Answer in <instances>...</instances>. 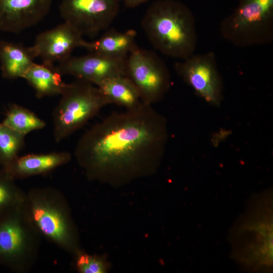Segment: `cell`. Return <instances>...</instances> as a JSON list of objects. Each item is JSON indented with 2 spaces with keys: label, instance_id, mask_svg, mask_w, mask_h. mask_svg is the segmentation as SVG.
Masks as SVG:
<instances>
[{
  "label": "cell",
  "instance_id": "6da1fadb",
  "mask_svg": "<svg viewBox=\"0 0 273 273\" xmlns=\"http://www.w3.org/2000/svg\"><path fill=\"white\" fill-rule=\"evenodd\" d=\"M168 138L165 116L152 105L113 112L87 129L74 151L92 179L122 180L153 171Z\"/></svg>",
  "mask_w": 273,
  "mask_h": 273
},
{
  "label": "cell",
  "instance_id": "7a4b0ae2",
  "mask_svg": "<svg viewBox=\"0 0 273 273\" xmlns=\"http://www.w3.org/2000/svg\"><path fill=\"white\" fill-rule=\"evenodd\" d=\"M142 28L153 47L165 56L180 60L194 54L198 36L191 9L177 0H157L145 12Z\"/></svg>",
  "mask_w": 273,
  "mask_h": 273
},
{
  "label": "cell",
  "instance_id": "3957f363",
  "mask_svg": "<svg viewBox=\"0 0 273 273\" xmlns=\"http://www.w3.org/2000/svg\"><path fill=\"white\" fill-rule=\"evenodd\" d=\"M24 205L41 237L74 256L81 250L69 206L60 191L51 187L31 188L26 193Z\"/></svg>",
  "mask_w": 273,
  "mask_h": 273
},
{
  "label": "cell",
  "instance_id": "277c9868",
  "mask_svg": "<svg viewBox=\"0 0 273 273\" xmlns=\"http://www.w3.org/2000/svg\"><path fill=\"white\" fill-rule=\"evenodd\" d=\"M24 203L0 216V265L17 273L27 272L34 266L41 238Z\"/></svg>",
  "mask_w": 273,
  "mask_h": 273
},
{
  "label": "cell",
  "instance_id": "5b68a950",
  "mask_svg": "<svg viewBox=\"0 0 273 273\" xmlns=\"http://www.w3.org/2000/svg\"><path fill=\"white\" fill-rule=\"evenodd\" d=\"M53 114L54 140L58 143L79 129L110 102L98 86L83 80L66 83Z\"/></svg>",
  "mask_w": 273,
  "mask_h": 273
},
{
  "label": "cell",
  "instance_id": "8992f818",
  "mask_svg": "<svg viewBox=\"0 0 273 273\" xmlns=\"http://www.w3.org/2000/svg\"><path fill=\"white\" fill-rule=\"evenodd\" d=\"M237 1V7L220 23L222 37L239 48L271 43L273 0Z\"/></svg>",
  "mask_w": 273,
  "mask_h": 273
},
{
  "label": "cell",
  "instance_id": "52a82bcc",
  "mask_svg": "<svg viewBox=\"0 0 273 273\" xmlns=\"http://www.w3.org/2000/svg\"><path fill=\"white\" fill-rule=\"evenodd\" d=\"M125 76L138 89L143 103L152 105L161 100L171 86L169 70L155 52L138 47L125 61Z\"/></svg>",
  "mask_w": 273,
  "mask_h": 273
},
{
  "label": "cell",
  "instance_id": "ba28073f",
  "mask_svg": "<svg viewBox=\"0 0 273 273\" xmlns=\"http://www.w3.org/2000/svg\"><path fill=\"white\" fill-rule=\"evenodd\" d=\"M174 68L198 96L210 105H220L223 99V86L213 52L194 54L176 62Z\"/></svg>",
  "mask_w": 273,
  "mask_h": 273
},
{
  "label": "cell",
  "instance_id": "9c48e42d",
  "mask_svg": "<svg viewBox=\"0 0 273 273\" xmlns=\"http://www.w3.org/2000/svg\"><path fill=\"white\" fill-rule=\"evenodd\" d=\"M120 0H62L60 12L64 22L82 36L95 37L107 30L117 17Z\"/></svg>",
  "mask_w": 273,
  "mask_h": 273
},
{
  "label": "cell",
  "instance_id": "30bf717a",
  "mask_svg": "<svg viewBox=\"0 0 273 273\" xmlns=\"http://www.w3.org/2000/svg\"><path fill=\"white\" fill-rule=\"evenodd\" d=\"M125 61L91 52L80 57L70 56L57 67L62 75H71L97 86L108 79L125 76Z\"/></svg>",
  "mask_w": 273,
  "mask_h": 273
},
{
  "label": "cell",
  "instance_id": "8fae6325",
  "mask_svg": "<svg viewBox=\"0 0 273 273\" xmlns=\"http://www.w3.org/2000/svg\"><path fill=\"white\" fill-rule=\"evenodd\" d=\"M87 42L73 27L64 22L39 34L31 48L35 57H40L43 62L60 63L70 57L75 49H86Z\"/></svg>",
  "mask_w": 273,
  "mask_h": 273
},
{
  "label": "cell",
  "instance_id": "7c38bea8",
  "mask_svg": "<svg viewBox=\"0 0 273 273\" xmlns=\"http://www.w3.org/2000/svg\"><path fill=\"white\" fill-rule=\"evenodd\" d=\"M53 0H0V30L19 33L48 14Z\"/></svg>",
  "mask_w": 273,
  "mask_h": 273
},
{
  "label": "cell",
  "instance_id": "4fadbf2b",
  "mask_svg": "<svg viewBox=\"0 0 273 273\" xmlns=\"http://www.w3.org/2000/svg\"><path fill=\"white\" fill-rule=\"evenodd\" d=\"M67 151L32 154L17 157L7 166L1 167L14 179L46 174L71 160Z\"/></svg>",
  "mask_w": 273,
  "mask_h": 273
},
{
  "label": "cell",
  "instance_id": "5bb4252c",
  "mask_svg": "<svg viewBox=\"0 0 273 273\" xmlns=\"http://www.w3.org/2000/svg\"><path fill=\"white\" fill-rule=\"evenodd\" d=\"M136 36L132 29L121 32L112 28L106 30L98 39L87 42L86 49L111 58L126 59L138 47Z\"/></svg>",
  "mask_w": 273,
  "mask_h": 273
},
{
  "label": "cell",
  "instance_id": "9a60e30c",
  "mask_svg": "<svg viewBox=\"0 0 273 273\" xmlns=\"http://www.w3.org/2000/svg\"><path fill=\"white\" fill-rule=\"evenodd\" d=\"M35 56L31 47L7 41H0V64L3 77L22 78L34 63Z\"/></svg>",
  "mask_w": 273,
  "mask_h": 273
},
{
  "label": "cell",
  "instance_id": "2e32d148",
  "mask_svg": "<svg viewBox=\"0 0 273 273\" xmlns=\"http://www.w3.org/2000/svg\"><path fill=\"white\" fill-rule=\"evenodd\" d=\"M54 63H34L23 77L34 89L38 99L61 95L66 84Z\"/></svg>",
  "mask_w": 273,
  "mask_h": 273
},
{
  "label": "cell",
  "instance_id": "e0dca14e",
  "mask_svg": "<svg viewBox=\"0 0 273 273\" xmlns=\"http://www.w3.org/2000/svg\"><path fill=\"white\" fill-rule=\"evenodd\" d=\"M97 86L110 104L123 107L126 110H133L144 104L136 87L126 76L108 79Z\"/></svg>",
  "mask_w": 273,
  "mask_h": 273
},
{
  "label": "cell",
  "instance_id": "ac0fdd59",
  "mask_svg": "<svg viewBox=\"0 0 273 273\" xmlns=\"http://www.w3.org/2000/svg\"><path fill=\"white\" fill-rule=\"evenodd\" d=\"M2 122L25 136L33 131L42 129L46 125L34 112L16 104L9 105Z\"/></svg>",
  "mask_w": 273,
  "mask_h": 273
},
{
  "label": "cell",
  "instance_id": "d6986e66",
  "mask_svg": "<svg viewBox=\"0 0 273 273\" xmlns=\"http://www.w3.org/2000/svg\"><path fill=\"white\" fill-rule=\"evenodd\" d=\"M25 135L0 122V165L5 167L17 157L25 145Z\"/></svg>",
  "mask_w": 273,
  "mask_h": 273
},
{
  "label": "cell",
  "instance_id": "ffe728a7",
  "mask_svg": "<svg viewBox=\"0 0 273 273\" xmlns=\"http://www.w3.org/2000/svg\"><path fill=\"white\" fill-rule=\"evenodd\" d=\"M26 193L15 179L0 169V216L24 203Z\"/></svg>",
  "mask_w": 273,
  "mask_h": 273
},
{
  "label": "cell",
  "instance_id": "44dd1931",
  "mask_svg": "<svg viewBox=\"0 0 273 273\" xmlns=\"http://www.w3.org/2000/svg\"><path fill=\"white\" fill-rule=\"evenodd\" d=\"M74 256L76 269L80 273H104L107 271V263L100 256L88 254L81 250Z\"/></svg>",
  "mask_w": 273,
  "mask_h": 273
},
{
  "label": "cell",
  "instance_id": "7402d4cb",
  "mask_svg": "<svg viewBox=\"0 0 273 273\" xmlns=\"http://www.w3.org/2000/svg\"><path fill=\"white\" fill-rule=\"evenodd\" d=\"M128 8H134L148 0H120Z\"/></svg>",
  "mask_w": 273,
  "mask_h": 273
}]
</instances>
